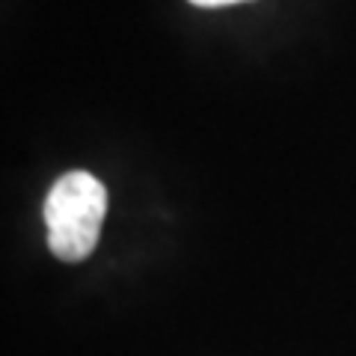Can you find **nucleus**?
<instances>
[{
  "label": "nucleus",
  "mask_w": 356,
  "mask_h": 356,
  "mask_svg": "<svg viewBox=\"0 0 356 356\" xmlns=\"http://www.w3.org/2000/svg\"><path fill=\"white\" fill-rule=\"evenodd\" d=\"M107 214V191L95 175L72 170L54 181L44 199L48 247L63 261H83L95 250Z\"/></svg>",
  "instance_id": "f257e3e1"
},
{
  "label": "nucleus",
  "mask_w": 356,
  "mask_h": 356,
  "mask_svg": "<svg viewBox=\"0 0 356 356\" xmlns=\"http://www.w3.org/2000/svg\"><path fill=\"white\" fill-rule=\"evenodd\" d=\"M193 6H202V9H217V6H232V3H243V0H191Z\"/></svg>",
  "instance_id": "f03ea898"
}]
</instances>
